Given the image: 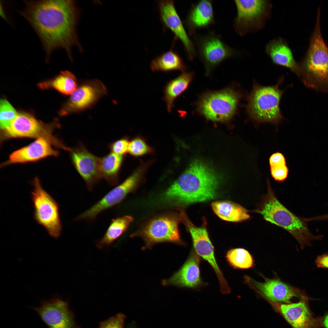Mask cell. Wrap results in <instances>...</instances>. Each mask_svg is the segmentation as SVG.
<instances>
[{
	"label": "cell",
	"instance_id": "obj_1",
	"mask_svg": "<svg viewBox=\"0 0 328 328\" xmlns=\"http://www.w3.org/2000/svg\"><path fill=\"white\" fill-rule=\"evenodd\" d=\"M24 8L18 12L31 25L39 36L46 53V61L59 48L72 59L73 46L82 49L76 26L78 10L72 0H24Z\"/></svg>",
	"mask_w": 328,
	"mask_h": 328
},
{
	"label": "cell",
	"instance_id": "obj_2",
	"mask_svg": "<svg viewBox=\"0 0 328 328\" xmlns=\"http://www.w3.org/2000/svg\"><path fill=\"white\" fill-rule=\"evenodd\" d=\"M220 182L210 167L196 160L163 193L162 200L176 207L208 201L216 196Z\"/></svg>",
	"mask_w": 328,
	"mask_h": 328
},
{
	"label": "cell",
	"instance_id": "obj_3",
	"mask_svg": "<svg viewBox=\"0 0 328 328\" xmlns=\"http://www.w3.org/2000/svg\"><path fill=\"white\" fill-rule=\"evenodd\" d=\"M267 183V192L253 212L260 214L267 221L288 231L302 248L310 245L312 241L321 239L322 236L314 235L310 232L306 218L295 215L278 201L269 181Z\"/></svg>",
	"mask_w": 328,
	"mask_h": 328
},
{
	"label": "cell",
	"instance_id": "obj_4",
	"mask_svg": "<svg viewBox=\"0 0 328 328\" xmlns=\"http://www.w3.org/2000/svg\"><path fill=\"white\" fill-rule=\"evenodd\" d=\"M320 9L309 45L304 58L299 63L304 84L309 87L324 89L328 87V46L321 34L319 22Z\"/></svg>",
	"mask_w": 328,
	"mask_h": 328
},
{
	"label": "cell",
	"instance_id": "obj_5",
	"mask_svg": "<svg viewBox=\"0 0 328 328\" xmlns=\"http://www.w3.org/2000/svg\"><path fill=\"white\" fill-rule=\"evenodd\" d=\"M282 78L275 85L262 86L255 82L247 97V112L257 123H268L277 126L283 119L279 104L284 91L279 86Z\"/></svg>",
	"mask_w": 328,
	"mask_h": 328
},
{
	"label": "cell",
	"instance_id": "obj_6",
	"mask_svg": "<svg viewBox=\"0 0 328 328\" xmlns=\"http://www.w3.org/2000/svg\"><path fill=\"white\" fill-rule=\"evenodd\" d=\"M179 221L178 214H161L149 220L130 236L138 237L143 239L145 245L143 249L150 248L155 244L164 242L184 245L179 230Z\"/></svg>",
	"mask_w": 328,
	"mask_h": 328
},
{
	"label": "cell",
	"instance_id": "obj_7",
	"mask_svg": "<svg viewBox=\"0 0 328 328\" xmlns=\"http://www.w3.org/2000/svg\"><path fill=\"white\" fill-rule=\"evenodd\" d=\"M32 184L34 187L31 192L34 218L38 224L45 228L50 236L57 239L60 237L62 230L59 204L43 189L37 177L34 178Z\"/></svg>",
	"mask_w": 328,
	"mask_h": 328
},
{
	"label": "cell",
	"instance_id": "obj_8",
	"mask_svg": "<svg viewBox=\"0 0 328 328\" xmlns=\"http://www.w3.org/2000/svg\"><path fill=\"white\" fill-rule=\"evenodd\" d=\"M237 14L233 21L236 32L243 36L265 27L270 17L272 5L269 0H237Z\"/></svg>",
	"mask_w": 328,
	"mask_h": 328
},
{
	"label": "cell",
	"instance_id": "obj_9",
	"mask_svg": "<svg viewBox=\"0 0 328 328\" xmlns=\"http://www.w3.org/2000/svg\"><path fill=\"white\" fill-rule=\"evenodd\" d=\"M240 97L237 92L231 88L208 93L200 99L197 109L207 119L226 121L235 114Z\"/></svg>",
	"mask_w": 328,
	"mask_h": 328
},
{
	"label": "cell",
	"instance_id": "obj_10",
	"mask_svg": "<svg viewBox=\"0 0 328 328\" xmlns=\"http://www.w3.org/2000/svg\"><path fill=\"white\" fill-rule=\"evenodd\" d=\"M52 124L46 125L30 114L20 113L17 115L6 130L2 132V138L42 137L56 147L62 148L64 143L53 135Z\"/></svg>",
	"mask_w": 328,
	"mask_h": 328
},
{
	"label": "cell",
	"instance_id": "obj_11",
	"mask_svg": "<svg viewBox=\"0 0 328 328\" xmlns=\"http://www.w3.org/2000/svg\"><path fill=\"white\" fill-rule=\"evenodd\" d=\"M143 169H138L120 184L75 218L76 221H93L101 213L118 205L133 192L142 179Z\"/></svg>",
	"mask_w": 328,
	"mask_h": 328
},
{
	"label": "cell",
	"instance_id": "obj_12",
	"mask_svg": "<svg viewBox=\"0 0 328 328\" xmlns=\"http://www.w3.org/2000/svg\"><path fill=\"white\" fill-rule=\"evenodd\" d=\"M195 39L197 53L207 73L224 60L236 54L234 49L226 44L220 36L214 32L196 35Z\"/></svg>",
	"mask_w": 328,
	"mask_h": 328
},
{
	"label": "cell",
	"instance_id": "obj_13",
	"mask_svg": "<svg viewBox=\"0 0 328 328\" xmlns=\"http://www.w3.org/2000/svg\"><path fill=\"white\" fill-rule=\"evenodd\" d=\"M40 302V306L32 308L48 328H80L67 301L56 294L51 299Z\"/></svg>",
	"mask_w": 328,
	"mask_h": 328
},
{
	"label": "cell",
	"instance_id": "obj_14",
	"mask_svg": "<svg viewBox=\"0 0 328 328\" xmlns=\"http://www.w3.org/2000/svg\"><path fill=\"white\" fill-rule=\"evenodd\" d=\"M160 20L165 29L170 30L175 39L183 44L188 58L193 60L196 55L194 44L190 39L176 9L173 0L156 1Z\"/></svg>",
	"mask_w": 328,
	"mask_h": 328
},
{
	"label": "cell",
	"instance_id": "obj_15",
	"mask_svg": "<svg viewBox=\"0 0 328 328\" xmlns=\"http://www.w3.org/2000/svg\"><path fill=\"white\" fill-rule=\"evenodd\" d=\"M107 89L100 81L94 80L78 86L61 109L59 114L65 116L85 109L106 94Z\"/></svg>",
	"mask_w": 328,
	"mask_h": 328
},
{
	"label": "cell",
	"instance_id": "obj_16",
	"mask_svg": "<svg viewBox=\"0 0 328 328\" xmlns=\"http://www.w3.org/2000/svg\"><path fill=\"white\" fill-rule=\"evenodd\" d=\"M70 152L73 165L88 190L92 191L95 185L102 178L99 167L100 158L90 152L80 142Z\"/></svg>",
	"mask_w": 328,
	"mask_h": 328
},
{
	"label": "cell",
	"instance_id": "obj_17",
	"mask_svg": "<svg viewBox=\"0 0 328 328\" xmlns=\"http://www.w3.org/2000/svg\"><path fill=\"white\" fill-rule=\"evenodd\" d=\"M265 281L260 282L245 276V283L268 300L276 302L290 303L294 297L300 296L299 290L279 280L271 279L263 276Z\"/></svg>",
	"mask_w": 328,
	"mask_h": 328
},
{
	"label": "cell",
	"instance_id": "obj_18",
	"mask_svg": "<svg viewBox=\"0 0 328 328\" xmlns=\"http://www.w3.org/2000/svg\"><path fill=\"white\" fill-rule=\"evenodd\" d=\"M299 301L296 303L281 304L275 302L293 328H320L322 326V318L314 317L309 308L307 296L301 293Z\"/></svg>",
	"mask_w": 328,
	"mask_h": 328
},
{
	"label": "cell",
	"instance_id": "obj_19",
	"mask_svg": "<svg viewBox=\"0 0 328 328\" xmlns=\"http://www.w3.org/2000/svg\"><path fill=\"white\" fill-rule=\"evenodd\" d=\"M200 257L192 250L180 268L169 278L163 280L162 284L194 289L201 286L203 282L200 275Z\"/></svg>",
	"mask_w": 328,
	"mask_h": 328
},
{
	"label": "cell",
	"instance_id": "obj_20",
	"mask_svg": "<svg viewBox=\"0 0 328 328\" xmlns=\"http://www.w3.org/2000/svg\"><path fill=\"white\" fill-rule=\"evenodd\" d=\"M52 145L45 138H36L29 145L13 152L4 165L35 162L48 156H56L58 152L53 148Z\"/></svg>",
	"mask_w": 328,
	"mask_h": 328
},
{
	"label": "cell",
	"instance_id": "obj_21",
	"mask_svg": "<svg viewBox=\"0 0 328 328\" xmlns=\"http://www.w3.org/2000/svg\"><path fill=\"white\" fill-rule=\"evenodd\" d=\"M265 50L274 63L288 68L299 75V63L296 61L292 50L284 39L279 37L271 40L266 44Z\"/></svg>",
	"mask_w": 328,
	"mask_h": 328
},
{
	"label": "cell",
	"instance_id": "obj_22",
	"mask_svg": "<svg viewBox=\"0 0 328 328\" xmlns=\"http://www.w3.org/2000/svg\"><path fill=\"white\" fill-rule=\"evenodd\" d=\"M214 22L212 1L201 0L192 5L185 24L189 33L192 35L196 29L209 27Z\"/></svg>",
	"mask_w": 328,
	"mask_h": 328
},
{
	"label": "cell",
	"instance_id": "obj_23",
	"mask_svg": "<svg viewBox=\"0 0 328 328\" xmlns=\"http://www.w3.org/2000/svg\"><path fill=\"white\" fill-rule=\"evenodd\" d=\"M214 213L221 219L240 222L250 218L249 211L240 205L228 200L214 201L211 204Z\"/></svg>",
	"mask_w": 328,
	"mask_h": 328
},
{
	"label": "cell",
	"instance_id": "obj_24",
	"mask_svg": "<svg viewBox=\"0 0 328 328\" xmlns=\"http://www.w3.org/2000/svg\"><path fill=\"white\" fill-rule=\"evenodd\" d=\"M176 40L174 39L173 40L172 46L168 51L152 60L150 67L152 71L168 72L177 70L183 71L186 69L182 58L174 49Z\"/></svg>",
	"mask_w": 328,
	"mask_h": 328
},
{
	"label": "cell",
	"instance_id": "obj_25",
	"mask_svg": "<svg viewBox=\"0 0 328 328\" xmlns=\"http://www.w3.org/2000/svg\"><path fill=\"white\" fill-rule=\"evenodd\" d=\"M133 220L129 215L112 219L103 236L96 242L97 247L102 249L109 247L127 230Z\"/></svg>",
	"mask_w": 328,
	"mask_h": 328
},
{
	"label": "cell",
	"instance_id": "obj_26",
	"mask_svg": "<svg viewBox=\"0 0 328 328\" xmlns=\"http://www.w3.org/2000/svg\"><path fill=\"white\" fill-rule=\"evenodd\" d=\"M192 78V73L184 72L166 84L164 89L163 99L166 104L169 112L172 111L175 100L187 89Z\"/></svg>",
	"mask_w": 328,
	"mask_h": 328
},
{
	"label": "cell",
	"instance_id": "obj_27",
	"mask_svg": "<svg viewBox=\"0 0 328 328\" xmlns=\"http://www.w3.org/2000/svg\"><path fill=\"white\" fill-rule=\"evenodd\" d=\"M123 159L122 155L111 152L100 158L99 167L102 178L110 185L115 186L118 183Z\"/></svg>",
	"mask_w": 328,
	"mask_h": 328
},
{
	"label": "cell",
	"instance_id": "obj_28",
	"mask_svg": "<svg viewBox=\"0 0 328 328\" xmlns=\"http://www.w3.org/2000/svg\"><path fill=\"white\" fill-rule=\"evenodd\" d=\"M39 86L43 89L52 87L63 94L70 95L78 86L76 77L68 71L61 72L52 80L41 83Z\"/></svg>",
	"mask_w": 328,
	"mask_h": 328
},
{
	"label": "cell",
	"instance_id": "obj_29",
	"mask_svg": "<svg viewBox=\"0 0 328 328\" xmlns=\"http://www.w3.org/2000/svg\"><path fill=\"white\" fill-rule=\"evenodd\" d=\"M226 258L229 264L235 268L247 269L254 265L252 256L248 251L243 248L230 249L227 253Z\"/></svg>",
	"mask_w": 328,
	"mask_h": 328
},
{
	"label": "cell",
	"instance_id": "obj_30",
	"mask_svg": "<svg viewBox=\"0 0 328 328\" xmlns=\"http://www.w3.org/2000/svg\"><path fill=\"white\" fill-rule=\"evenodd\" d=\"M17 114L12 106L7 100L1 99L0 102V127L3 132L10 126Z\"/></svg>",
	"mask_w": 328,
	"mask_h": 328
},
{
	"label": "cell",
	"instance_id": "obj_31",
	"mask_svg": "<svg viewBox=\"0 0 328 328\" xmlns=\"http://www.w3.org/2000/svg\"><path fill=\"white\" fill-rule=\"evenodd\" d=\"M153 150L143 139L138 137L129 142L128 152L134 156H139L150 153Z\"/></svg>",
	"mask_w": 328,
	"mask_h": 328
},
{
	"label": "cell",
	"instance_id": "obj_32",
	"mask_svg": "<svg viewBox=\"0 0 328 328\" xmlns=\"http://www.w3.org/2000/svg\"><path fill=\"white\" fill-rule=\"evenodd\" d=\"M125 315L119 313L101 322L97 328H124Z\"/></svg>",
	"mask_w": 328,
	"mask_h": 328
},
{
	"label": "cell",
	"instance_id": "obj_33",
	"mask_svg": "<svg viewBox=\"0 0 328 328\" xmlns=\"http://www.w3.org/2000/svg\"><path fill=\"white\" fill-rule=\"evenodd\" d=\"M129 142L126 138H123L110 144L109 147L111 152L122 155L128 152Z\"/></svg>",
	"mask_w": 328,
	"mask_h": 328
},
{
	"label": "cell",
	"instance_id": "obj_34",
	"mask_svg": "<svg viewBox=\"0 0 328 328\" xmlns=\"http://www.w3.org/2000/svg\"><path fill=\"white\" fill-rule=\"evenodd\" d=\"M270 167L271 176L275 180L282 181L287 178L289 169L286 163L278 164Z\"/></svg>",
	"mask_w": 328,
	"mask_h": 328
},
{
	"label": "cell",
	"instance_id": "obj_35",
	"mask_svg": "<svg viewBox=\"0 0 328 328\" xmlns=\"http://www.w3.org/2000/svg\"><path fill=\"white\" fill-rule=\"evenodd\" d=\"M269 163L270 167L278 164L286 163V162L284 155L281 153L276 152L270 156Z\"/></svg>",
	"mask_w": 328,
	"mask_h": 328
},
{
	"label": "cell",
	"instance_id": "obj_36",
	"mask_svg": "<svg viewBox=\"0 0 328 328\" xmlns=\"http://www.w3.org/2000/svg\"><path fill=\"white\" fill-rule=\"evenodd\" d=\"M315 263L318 268H328V254L318 256L316 260Z\"/></svg>",
	"mask_w": 328,
	"mask_h": 328
},
{
	"label": "cell",
	"instance_id": "obj_37",
	"mask_svg": "<svg viewBox=\"0 0 328 328\" xmlns=\"http://www.w3.org/2000/svg\"><path fill=\"white\" fill-rule=\"evenodd\" d=\"M308 221L313 220H328V214L320 216L312 217L308 219Z\"/></svg>",
	"mask_w": 328,
	"mask_h": 328
},
{
	"label": "cell",
	"instance_id": "obj_38",
	"mask_svg": "<svg viewBox=\"0 0 328 328\" xmlns=\"http://www.w3.org/2000/svg\"><path fill=\"white\" fill-rule=\"evenodd\" d=\"M322 324L325 328H328V313L322 319Z\"/></svg>",
	"mask_w": 328,
	"mask_h": 328
},
{
	"label": "cell",
	"instance_id": "obj_39",
	"mask_svg": "<svg viewBox=\"0 0 328 328\" xmlns=\"http://www.w3.org/2000/svg\"><path fill=\"white\" fill-rule=\"evenodd\" d=\"M128 328H136L135 323L133 322L130 323L128 326Z\"/></svg>",
	"mask_w": 328,
	"mask_h": 328
}]
</instances>
